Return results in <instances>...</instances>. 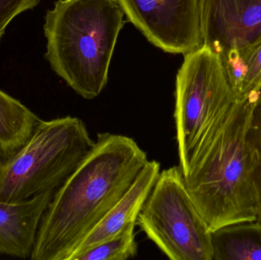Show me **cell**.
Wrapping results in <instances>:
<instances>
[{
    "instance_id": "obj_1",
    "label": "cell",
    "mask_w": 261,
    "mask_h": 260,
    "mask_svg": "<svg viewBox=\"0 0 261 260\" xmlns=\"http://www.w3.org/2000/svg\"><path fill=\"white\" fill-rule=\"evenodd\" d=\"M148 161L129 137L98 133L88 155L55 190L38 226L32 260H70Z\"/></svg>"
},
{
    "instance_id": "obj_2",
    "label": "cell",
    "mask_w": 261,
    "mask_h": 260,
    "mask_svg": "<svg viewBox=\"0 0 261 260\" xmlns=\"http://www.w3.org/2000/svg\"><path fill=\"white\" fill-rule=\"evenodd\" d=\"M255 104L239 101L220 134L184 176L186 188L210 232L257 220L256 162L249 137Z\"/></svg>"
},
{
    "instance_id": "obj_3",
    "label": "cell",
    "mask_w": 261,
    "mask_h": 260,
    "mask_svg": "<svg viewBox=\"0 0 261 260\" xmlns=\"http://www.w3.org/2000/svg\"><path fill=\"white\" fill-rule=\"evenodd\" d=\"M124 15L117 0H58L47 11L46 60L84 99L98 97L107 85Z\"/></svg>"
},
{
    "instance_id": "obj_4",
    "label": "cell",
    "mask_w": 261,
    "mask_h": 260,
    "mask_svg": "<svg viewBox=\"0 0 261 260\" xmlns=\"http://www.w3.org/2000/svg\"><path fill=\"white\" fill-rule=\"evenodd\" d=\"M175 98L176 143L184 177L192 161L220 134L242 99L231 89L220 58L205 44L184 55Z\"/></svg>"
},
{
    "instance_id": "obj_5",
    "label": "cell",
    "mask_w": 261,
    "mask_h": 260,
    "mask_svg": "<svg viewBox=\"0 0 261 260\" xmlns=\"http://www.w3.org/2000/svg\"><path fill=\"white\" fill-rule=\"evenodd\" d=\"M95 142L79 118L41 119L25 145L6 159L0 170V201L16 204L56 190Z\"/></svg>"
},
{
    "instance_id": "obj_6",
    "label": "cell",
    "mask_w": 261,
    "mask_h": 260,
    "mask_svg": "<svg viewBox=\"0 0 261 260\" xmlns=\"http://www.w3.org/2000/svg\"><path fill=\"white\" fill-rule=\"evenodd\" d=\"M137 225L171 260H213L211 235L179 166L160 172Z\"/></svg>"
},
{
    "instance_id": "obj_7",
    "label": "cell",
    "mask_w": 261,
    "mask_h": 260,
    "mask_svg": "<svg viewBox=\"0 0 261 260\" xmlns=\"http://www.w3.org/2000/svg\"><path fill=\"white\" fill-rule=\"evenodd\" d=\"M132 22L153 45L187 54L203 44L200 0H117Z\"/></svg>"
},
{
    "instance_id": "obj_8",
    "label": "cell",
    "mask_w": 261,
    "mask_h": 260,
    "mask_svg": "<svg viewBox=\"0 0 261 260\" xmlns=\"http://www.w3.org/2000/svg\"><path fill=\"white\" fill-rule=\"evenodd\" d=\"M203 44L219 58L261 41V0H200Z\"/></svg>"
},
{
    "instance_id": "obj_9",
    "label": "cell",
    "mask_w": 261,
    "mask_h": 260,
    "mask_svg": "<svg viewBox=\"0 0 261 260\" xmlns=\"http://www.w3.org/2000/svg\"><path fill=\"white\" fill-rule=\"evenodd\" d=\"M55 192L16 204L0 201V255L30 257L40 221Z\"/></svg>"
},
{
    "instance_id": "obj_10",
    "label": "cell",
    "mask_w": 261,
    "mask_h": 260,
    "mask_svg": "<svg viewBox=\"0 0 261 260\" xmlns=\"http://www.w3.org/2000/svg\"><path fill=\"white\" fill-rule=\"evenodd\" d=\"M160 172V163L148 160L126 193L89 234L70 260L80 252L116 236L129 224H136L138 215Z\"/></svg>"
},
{
    "instance_id": "obj_11",
    "label": "cell",
    "mask_w": 261,
    "mask_h": 260,
    "mask_svg": "<svg viewBox=\"0 0 261 260\" xmlns=\"http://www.w3.org/2000/svg\"><path fill=\"white\" fill-rule=\"evenodd\" d=\"M213 260H261V222L228 224L210 232Z\"/></svg>"
},
{
    "instance_id": "obj_12",
    "label": "cell",
    "mask_w": 261,
    "mask_h": 260,
    "mask_svg": "<svg viewBox=\"0 0 261 260\" xmlns=\"http://www.w3.org/2000/svg\"><path fill=\"white\" fill-rule=\"evenodd\" d=\"M225 74L239 99L255 104L261 89V41L220 58Z\"/></svg>"
},
{
    "instance_id": "obj_13",
    "label": "cell",
    "mask_w": 261,
    "mask_h": 260,
    "mask_svg": "<svg viewBox=\"0 0 261 260\" xmlns=\"http://www.w3.org/2000/svg\"><path fill=\"white\" fill-rule=\"evenodd\" d=\"M40 121L19 100L0 90V150L6 158L25 145Z\"/></svg>"
},
{
    "instance_id": "obj_14",
    "label": "cell",
    "mask_w": 261,
    "mask_h": 260,
    "mask_svg": "<svg viewBox=\"0 0 261 260\" xmlns=\"http://www.w3.org/2000/svg\"><path fill=\"white\" fill-rule=\"evenodd\" d=\"M129 224L110 239L75 255L72 260H126L138 253L135 227Z\"/></svg>"
},
{
    "instance_id": "obj_15",
    "label": "cell",
    "mask_w": 261,
    "mask_h": 260,
    "mask_svg": "<svg viewBox=\"0 0 261 260\" xmlns=\"http://www.w3.org/2000/svg\"><path fill=\"white\" fill-rule=\"evenodd\" d=\"M249 137L255 157L254 182L257 195V220L261 222V98L254 105Z\"/></svg>"
},
{
    "instance_id": "obj_16",
    "label": "cell",
    "mask_w": 261,
    "mask_h": 260,
    "mask_svg": "<svg viewBox=\"0 0 261 260\" xmlns=\"http://www.w3.org/2000/svg\"><path fill=\"white\" fill-rule=\"evenodd\" d=\"M41 0H0V43L11 21L20 14L34 9Z\"/></svg>"
},
{
    "instance_id": "obj_17",
    "label": "cell",
    "mask_w": 261,
    "mask_h": 260,
    "mask_svg": "<svg viewBox=\"0 0 261 260\" xmlns=\"http://www.w3.org/2000/svg\"><path fill=\"white\" fill-rule=\"evenodd\" d=\"M6 159L7 158H6V156L4 155V154H3L1 150H0V170H1L2 167H3V165H4Z\"/></svg>"
},
{
    "instance_id": "obj_18",
    "label": "cell",
    "mask_w": 261,
    "mask_h": 260,
    "mask_svg": "<svg viewBox=\"0 0 261 260\" xmlns=\"http://www.w3.org/2000/svg\"><path fill=\"white\" fill-rule=\"evenodd\" d=\"M260 98H261V89H260V96H259V99H260ZM257 101H258V100H257Z\"/></svg>"
}]
</instances>
